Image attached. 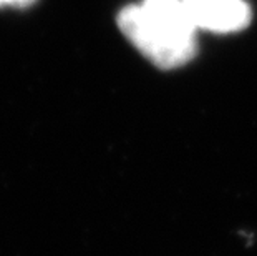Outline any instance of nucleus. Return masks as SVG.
<instances>
[{
  "mask_svg": "<svg viewBox=\"0 0 257 256\" xmlns=\"http://www.w3.org/2000/svg\"><path fill=\"white\" fill-rule=\"evenodd\" d=\"M126 39L161 68H176L196 55L198 27L183 0H143L118 14Z\"/></svg>",
  "mask_w": 257,
  "mask_h": 256,
  "instance_id": "nucleus-1",
  "label": "nucleus"
},
{
  "mask_svg": "<svg viewBox=\"0 0 257 256\" xmlns=\"http://www.w3.org/2000/svg\"><path fill=\"white\" fill-rule=\"evenodd\" d=\"M198 29L216 34H232L250 22V7L245 0H183Z\"/></svg>",
  "mask_w": 257,
  "mask_h": 256,
  "instance_id": "nucleus-2",
  "label": "nucleus"
},
{
  "mask_svg": "<svg viewBox=\"0 0 257 256\" xmlns=\"http://www.w3.org/2000/svg\"><path fill=\"white\" fill-rule=\"evenodd\" d=\"M37 0H0V9L12 7V9H29Z\"/></svg>",
  "mask_w": 257,
  "mask_h": 256,
  "instance_id": "nucleus-3",
  "label": "nucleus"
}]
</instances>
